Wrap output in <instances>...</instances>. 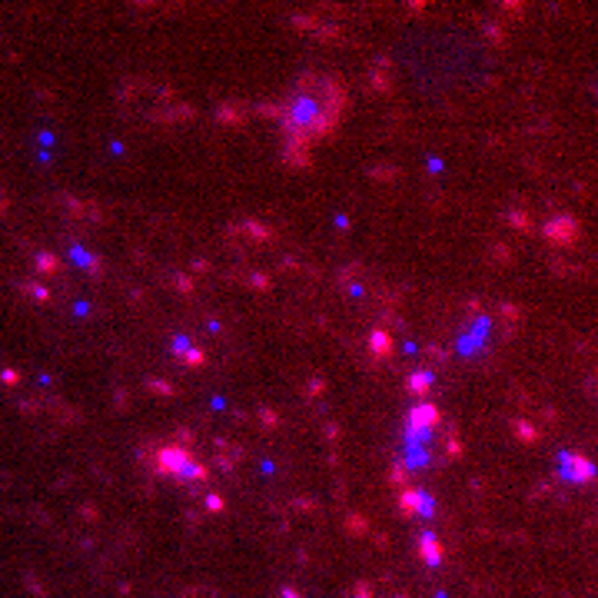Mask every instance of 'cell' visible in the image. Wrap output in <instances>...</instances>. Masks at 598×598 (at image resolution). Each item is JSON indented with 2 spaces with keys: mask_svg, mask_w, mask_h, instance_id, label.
Masks as SVG:
<instances>
[{
  "mask_svg": "<svg viewBox=\"0 0 598 598\" xmlns=\"http://www.w3.org/2000/svg\"><path fill=\"white\" fill-rule=\"evenodd\" d=\"M346 87L329 74H299L280 103H272V120L283 133L286 160L296 166L309 163V150L339 130L346 117Z\"/></svg>",
  "mask_w": 598,
  "mask_h": 598,
  "instance_id": "cell-1",
  "label": "cell"
},
{
  "mask_svg": "<svg viewBox=\"0 0 598 598\" xmlns=\"http://www.w3.org/2000/svg\"><path fill=\"white\" fill-rule=\"evenodd\" d=\"M156 472L173 478V482H183V485H196V482H207L209 478V468L186 446H180V442L160 446V452H156Z\"/></svg>",
  "mask_w": 598,
  "mask_h": 598,
  "instance_id": "cell-2",
  "label": "cell"
},
{
  "mask_svg": "<svg viewBox=\"0 0 598 598\" xmlns=\"http://www.w3.org/2000/svg\"><path fill=\"white\" fill-rule=\"evenodd\" d=\"M435 425H439V409L432 403L413 406L409 415H406V435L409 439H429V432H432Z\"/></svg>",
  "mask_w": 598,
  "mask_h": 598,
  "instance_id": "cell-3",
  "label": "cell"
},
{
  "mask_svg": "<svg viewBox=\"0 0 598 598\" xmlns=\"http://www.w3.org/2000/svg\"><path fill=\"white\" fill-rule=\"evenodd\" d=\"M558 476L565 478V482H572V485H585V482H592V476H595V468H592V462H588L585 456H578V452H562L558 456Z\"/></svg>",
  "mask_w": 598,
  "mask_h": 598,
  "instance_id": "cell-4",
  "label": "cell"
},
{
  "mask_svg": "<svg viewBox=\"0 0 598 598\" xmlns=\"http://www.w3.org/2000/svg\"><path fill=\"white\" fill-rule=\"evenodd\" d=\"M399 509L406 515H413V519H429L432 515V499L422 489H406L403 499H399Z\"/></svg>",
  "mask_w": 598,
  "mask_h": 598,
  "instance_id": "cell-5",
  "label": "cell"
},
{
  "mask_svg": "<svg viewBox=\"0 0 598 598\" xmlns=\"http://www.w3.org/2000/svg\"><path fill=\"white\" fill-rule=\"evenodd\" d=\"M419 555H422V562L429 568L442 565V545H439V539H435L432 532H425L422 539H419Z\"/></svg>",
  "mask_w": 598,
  "mask_h": 598,
  "instance_id": "cell-6",
  "label": "cell"
},
{
  "mask_svg": "<svg viewBox=\"0 0 598 598\" xmlns=\"http://www.w3.org/2000/svg\"><path fill=\"white\" fill-rule=\"evenodd\" d=\"M429 382H432L429 372H413V376H409V389H413L415 396H425V392H429Z\"/></svg>",
  "mask_w": 598,
  "mask_h": 598,
  "instance_id": "cell-7",
  "label": "cell"
},
{
  "mask_svg": "<svg viewBox=\"0 0 598 598\" xmlns=\"http://www.w3.org/2000/svg\"><path fill=\"white\" fill-rule=\"evenodd\" d=\"M283 598H299V595H296L293 588H286V592H283Z\"/></svg>",
  "mask_w": 598,
  "mask_h": 598,
  "instance_id": "cell-8",
  "label": "cell"
}]
</instances>
